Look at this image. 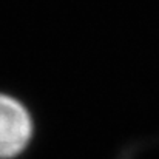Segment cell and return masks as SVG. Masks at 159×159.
Wrapping results in <instances>:
<instances>
[{
	"mask_svg": "<svg viewBox=\"0 0 159 159\" xmlns=\"http://www.w3.org/2000/svg\"><path fill=\"white\" fill-rule=\"evenodd\" d=\"M36 134V119L20 98L0 91V159L20 156Z\"/></svg>",
	"mask_w": 159,
	"mask_h": 159,
	"instance_id": "1",
	"label": "cell"
}]
</instances>
